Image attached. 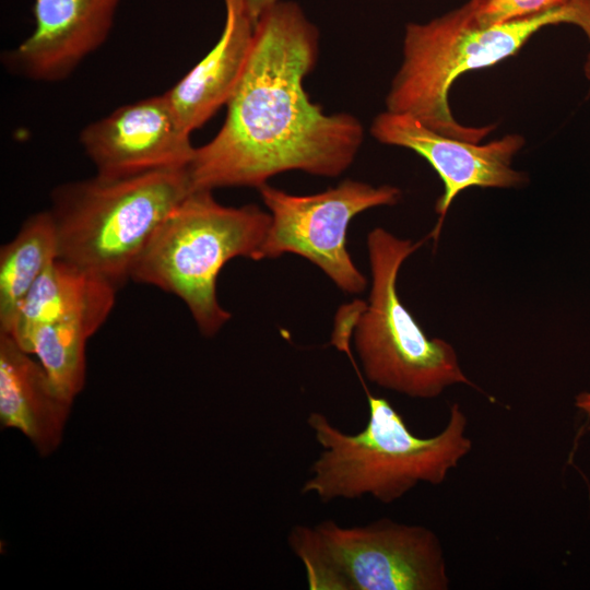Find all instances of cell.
Instances as JSON below:
<instances>
[{"instance_id":"obj_8","label":"cell","mask_w":590,"mask_h":590,"mask_svg":"<svg viewBox=\"0 0 590 590\" xmlns=\"http://www.w3.org/2000/svg\"><path fill=\"white\" fill-rule=\"evenodd\" d=\"M258 190L271 214L262 259L295 253L320 268L343 292L364 291L367 280L349 253L347 228L358 213L398 203L401 198L398 187H374L345 179L308 196L291 194L268 184Z\"/></svg>"},{"instance_id":"obj_14","label":"cell","mask_w":590,"mask_h":590,"mask_svg":"<svg viewBox=\"0 0 590 590\" xmlns=\"http://www.w3.org/2000/svg\"><path fill=\"white\" fill-rule=\"evenodd\" d=\"M117 290L103 284L83 305L34 334L28 354L37 356L56 388L73 401L85 382L87 340L109 316Z\"/></svg>"},{"instance_id":"obj_20","label":"cell","mask_w":590,"mask_h":590,"mask_svg":"<svg viewBox=\"0 0 590 590\" xmlns=\"http://www.w3.org/2000/svg\"><path fill=\"white\" fill-rule=\"evenodd\" d=\"M588 38V42L590 44V31L588 33L585 34ZM585 74H586V78L588 79L589 83H590V51L588 54V57H587V60H586V63H585ZM589 95H590V88H589Z\"/></svg>"},{"instance_id":"obj_6","label":"cell","mask_w":590,"mask_h":590,"mask_svg":"<svg viewBox=\"0 0 590 590\" xmlns=\"http://www.w3.org/2000/svg\"><path fill=\"white\" fill-rule=\"evenodd\" d=\"M422 244L381 227L367 236L371 287L353 327L365 377L381 388L420 399L436 398L458 384L479 390L462 371L453 346L428 338L398 295L400 268Z\"/></svg>"},{"instance_id":"obj_15","label":"cell","mask_w":590,"mask_h":590,"mask_svg":"<svg viewBox=\"0 0 590 590\" xmlns=\"http://www.w3.org/2000/svg\"><path fill=\"white\" fill-rule=\"evenodd\" d=\"M58 258L57 236L48 210L28 216L0 249V332L8 333L19 306Z\"/></svg>"},{"instance_id":"obj_19","label":"cell","mask_w":590,"mask_h":590,"mask_svg":"<svg viewBox=\"0 0 590 590\" xmlns=\"http://www.w3.org/2000/svg\"><path fill=\"white\" fill-rule=\"evenodd\" d=\"M575 405L590 416V391H583L576 396Z\"/></svg>"},{"instance_id":"obj_16","label":"cell","mask_w":590,"mask_h":590,"mask_svg":"<svg viewBox=\"0 0 590 590\" xmlns=\"http://www.w3.org/2000/svg\"><path fill=\"white\" fill-rule=\"evenodd\" d=\"M103 284L107 283L56 259L19 306L7 334L27 353L37 330L83 305Z\"/></svg>"},{"instance_id":"obj_10","label":"cell","mask_w":590,"mask_h":590,"mask_svg":"<svg viewBox=\"0 0 590 590\" xmlns=\"http://www.w3.org/2000/svg\"><path fill=\"white\" fill-rule=\"evenodd\" d=\"M166 94L122 105L80 132V144L105 177L187 168L196 146Z\"/></svg>"},{"instance_id":"obj_13","label":"cell","mask_w":590,"mask_h":590,"mask_svg":"<svg viewBox=\"0 0 590 590\" xmlns=\"http://www.w3.org/2000/svg\"><path fill=\"white\" fill-rule=\"evenodd\" d=\"M30 355L0 332V422L23 433L40 456H49L60 445L73 401Z\"/></svg>"},{"instance_id":"obj_2","label":"cell","mask_w":590,"mask_h":590,"mask_svg":"<svg viewBox=\"0 0 590 590\" xmlns=\"http://www.w3.org/2000/svg\"><path fill=\"white\" fill-rule=\"evenodd\" d=\"M368 422L357 434L337 428L320 412H310L307 424L322 450L310 468L300 492L323 503L369 495L391 504L418 483L438 485L472 449L467 436L468 418L452 403L444 429L418 437L385 398L366 389Z\"/></svg>"},{"instance_id":"obj_1","label":"cell","mask_w":590,"mask_h":590,"mask_svg":"<svg viewBox=\"0 0 590 590\" xmlns=\"http://www.w3.org/2000/svg\"><path fill=\"white\" fill-rule=\"evenodd\" d=\"M318 46L319 32L296 2L279 1L259 19L225 121L187 167L192 190L259 188L290 170L335 177L349 168L364 129L309 99L304 80Z\"/></svg>"},{"instance_id":"obj_11","label":"cell","mask_w":590,"mask_h":590,"mask_svg":"<svg viewBox=\"0 0 590 590\" xmlns=\"http://www.w3.org/2000/svg\"><path fill=\"white\" fill-rule=\"evenodd\" d=\"M120 0H34L33 33L7 50L13 74L45 83L69 78L108 38Z\"/></svg>"},{"instance_id":"obj_17","label":"cell","mask_w":590,"mask_h":590,"mask_svg":"<svg viewBox=\"0 0 590 590\" xmlns=\"http://www.w3.org/2000/svg\"><path fill=\"white\" fill-rule=\"evenodd\" d=\"M569 0H469L465 4L483 25H496L545 13Z\"/></svg>"},{"instance_id":"obj_4","label":"cell","mask_w":590,"mask_h":590,"mask_svg":"<svg viewBox=\"0 0 590 590\" xmlns=\"http://www.w3.org/2000/svg\"><path fill=\"white\" fill-rule=\"evenodd\" d=\"M192 191L187 168L126 177L95 174L50 194L58 258L117 291L168 214Z\"/></svg>"},{"instance_id":"obj_5","label":"cell","mask_w":590,"mask_h":590,"mask_svg":"<svg viewBox=\"0 0 590 590\" xmlns=\"http://www.w3.org/2000/svg\"><path fill=\"white\" fill-rule=\"evenodd\" d=\"M270 224L271 214L256 204L226 206L211 190H192L156 229L131 280L176 295L212 337L232 317L217 299L220 271L236 257L262 260Z\"/></svg>"},{"instance_id":"obj_7","label":"cell","mask_w":590,"mask_h":590,"mask_svg":"<svg viewBox=\"0 0 590 590\" xmlns=\"http://www.w3.org/2000/svg\"><path fill=\"white\" fill-rule=\"evenodd\" d=\"M287 544L302 562L310 590H447L449 577L437 534L382 518L342 527L333 520L295 524Z\"/></svg>"},{"instance_id":"obj_9","label":"cell","mask_w":590,"mask_h":590,"mask_svg":"<svg viewBox=\"0 0 590 590\" xmlns=\"http://www.w3.org/2000/svg\"><path fill=\"white\" fill-rule=\"evenodd\" d=\"M370 133L382 144L415 152L440 177L444 193L435 204L439 217L429 235L434 240L459 192L470 187L515 188L528 181L524 173L511 167L512 157L524 145L521 134H506L480 144L441 134L409 114L389 110L374 118Z\"/></svg>"},{"instance_id":"obj_18","label":"cell","mask_w":590,"mask_h":590,"mask_svg":"<svg viewBox=\"0 0 590 590\" xmlns=\"http://www.w3.org/2000/svg\"><path fill=\"white\" fill-rule=\"evenodd\" d=\"M279 1L281 0H241V4L251 21L257 24L259 19Z\"/></svg>"},{"instance_id":"obj_3","label":"cell","mask_w":590,"mask_h":590,"mask_svg":"<svg viewBox=\"0 0 590 590\" xmlns=\"http://www.w3.org/2000/svg\"><path fill=\"white\" fill-rule=\"evenodd\" d=\"M557 24H573L585 33L590 28V0H569L558 9L496 25L479 23L465 3L426 23H408L403 59L386 96V110L480 143L495 127L459 123L449 106L450 87L460 75L499 63L540 30Z\"/></svg>"},{"instance_id":"obj_12","label":"cell","mask_w":590,"mask_h":590,"mask_svg":"<svg viewBox=\"0 0 590 590\" xmlns=\"http://www.w3.org/2000/svg\"><path fill=\"white\" fill-rule=\"evenodd\" d=\"M225 21L212 49L165 92L182 127L192 133L226 105L248 61L256 24L241 0H224Z\"/></svg>"}]
</instances>
